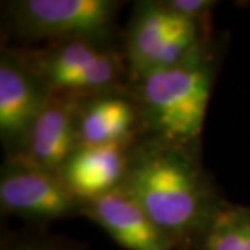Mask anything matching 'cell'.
Here are the masks:
<instances>
[{
	"mask_svg": "<svg viewBox=\"0 0 250 250\" xmlns=\"http://www.w3.org/2000/svg\"><path fill=\"white\" fill-rule=\"evenodd\" d=\"M81 215L98 224L125 250H174L157 225L123 189L83 203Z\"/></svg>",
	"mask_w": 250,
	"mask_h": 250,
	"instance_id": "8fae6325",
	"label": "cell"
},
{
	"mask_svg": "<svg viewBox=\"0 0 250 250\" xmlns=\"http://www.w3.org/2000/svg\"><path fill=\"white\" fill-rule=\"evenodd\" d=\"M17 50L52 96L80 100L129 85L123 42L71 39Z\"/></svg>",
	"mask_w": 250,
	"mask_h": 250,
	"instance_id": "3957f363",
	"label": "cell"
},
{
	"mask_svg": "<svg viewBox=\"0 0 250 250\" xmlns=\"http://www.w3.org/2000/svg\"><path fill=\"white\" fill-rule=\"evenodd\" d=\"M136 141L80 146L59 175L82 205L108 195L123 185Z\"/></svg>",
	"mask_w": 250,
	"mask_h": 250,
	"instance_id": "9c48e42d",
	"label": "cell"
},
{
	"mask_svg": "<svg viewBox=\"0 0 250 250\" xmlns=\"http://www.w3.org/2000/svg\"><path fill=\"white\" fill-rule=\"evenodd\" d=\"M164 1L174 11L200 22H211V13L218 4L214 0H164Z\"/></svg>",
	"mask_w": 250,
	"mask_h": 250,
	"instance_id": "5bb4252c",
	"label": "cell"
},
{
	"mask_svg": "<svg viewBox=\"0 0 250 250\" xmlns=\"http://www.w3.org/2000/svg\"><path fill=\"white\" fill-rule=\"evenodd\" d=\"M205 250H250V207L228 202L218 214Z\"/></svg>",
	"mask_w": 250,
	"mask_h": 250,
	"instance_id": "7c38bea8",
	"label": "cell"
},
{
	"mask_svg": "<svg viewBox=\"0 0 250 250\" xmlns=\"http://www.w3.org/2000/svg\"><path fill=\"white\" fill-rule=\"evenodd\" d=\"M214 36L211 22L185 17L164 0L135 3L123 35L129 82L182 62Z\"/></svg>",
	"mask_w": 250,
	"mask_h": 250,
	"instance_id": "5b68a950",
	"label": "cell"
},
{
	"mask_svg": "<svg viewBox=\"0 0 250 250\" xmlns=\"http://www.w3.org/2000/svg\"><path fill=\"white\" fill-rule=\"evenodd\" d=\"M80 146L134 142L142 136L139 108L129 90H104L78 100Z\"/></svg>",
	"mask_w": 250,
	"mask_h": 250,
	"instance_id": "30bf717a",
	"label": "cell"
},
{
	"mask_svg": "<svg viewBox=\"0 0 250 250\" xmlns=\"http://www.w3.org/2000/svg\"><path fill=\"white\" fill-rule=\"evenodd\" d=\"M52 93L28 67L17 47L0 52V141L6 159L17 156Z\"/></svg>",
	"mask_w": 250,
	"mask_h": 250,
	"instance_id": "52a82bcc",
	"label": "cell"
},
{
	"mask_svg": "<svg viewBox=\"0 0 250 250\" xmlns=\"http://www.w3.org/2000/svg\"><path fill=\"white\" fill-rule=\"evenodd\" d=\"M82 203L59 174L6 159L0 170V208L28 223L43 225L81 215Z\"/></svg>",
	"mask_w": 250,
	"mask_h": 250,
	"instance_id": "8992f818",
	"label": "cell"
},
{
	"mask_svg": "<svg viewBox=\"0 0 250 250\" xmlns=\"http://www.w3.org/2000/svg\"><path fill=\"white\" fill-rule=\"evenodd\" d=\"M117 0H13L3 3L4 31L16 41L43 45L93 39L123 42Z\"/></svg>",
	"mask_w": 250,
	"mask_h": 250,
	"instance_id": "277c9868",
	"label": "cell"
},
{
	"mask_svg": "<svg viewBox=\"0 0 250 250\" xmlns=\"http://www.w3.org/2000/svg\"><path fill=\"white\" fill-rule=\"evenodd\" d=\"M1 250H82L70 242L39 235H13L1 242Z\"/></svg>",
	"mask_w": 250,
	"mask_h": 250,
	"instance_id": "4fadbf2b",
	"label": "cell"
},
{
	"mask_svg": "<svg viewBox=\"0 0 250 250\" xmlns=\"http://www.w3.org/2000/svg\"><path fill=\"white\" fill-rule=\"evenodd\" d=\"M77 114L78 99L52 96L28 134L22 149L9 159L60 174L65 161L80 147Z\"/></svg>",
	"mask_w": 250,
	"mask_h": 250,
	"instance_id": "ba28073f",
	"label": "cell"
},
{
	"mask_svg": "<svg viewBox=\"0 0 250 250\" xmlns=\"http://www.w3.org/2000/svg\"><path fill=\"white\" fill-rule=\"evenodd\" d=\"M123 189L168 239L174 250H205L228 200L200 157V145L141 136L135 142Z\"/></svg>",
	"mask_w": 250,
	"mask_h": 250,
	"instance_id": "6da1fadb",
	"label": "cell"
},
{
	"mask_svg": "<svg viewBox=\"0 0 250 250\" xmlns=\"http://www.w3.org/2000/svg\"><path fill=\"white\" fill-rule=\"evenodd\" d=\"M221 50L214 36L182 62L129 82L142 136L200 145Z\"/></svg>",
	"mask_w": 250,
	"mask_h": 250,
	"instance_id": "7a4b0ae2",
	"label": "cell"
}]
</instances>
